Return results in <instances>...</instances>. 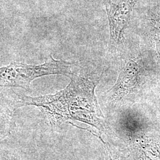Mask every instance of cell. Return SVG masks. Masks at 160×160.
I'll list each match as a JSON object with an SVG mask.
<instances>
[{
    "label": "cell",
    "instance_id": "6da1fadb",
    "mask_svg": "<svg viewBox=\"0 0 160 160\" xmlns=\"http://www.w3.org/2000/svg\"><path fill=\"white\" fill-rule=\"evenodd\" d=\"M102 75L97 74H74L70 77L68 85L54 94L37 97L19 96L18 106L37 107L52 125L78 121L104 131V118L95 95V89Z\"/></svg>",
    "mask_w": 160,
    "mask_h": 160
},
{
    "label": "cell",
    "instance_id": "7a4b0ae2",
    "mask_svg": "<svg viewBox=\"0 0 160 160\" xmlns=\"http://www.w3.org/2000/svg\"><path fill=\"white\" fill-rule=\"evenodd\" d=\"M73 63L63 60L55 59L52 56L43 63L29 65L12 62L0 68L1 87H16L29 90L33 80L43 76L63 75L71 77Z\"/></svg>",
    "mask_w": 160,
    "mask_h": 160
},
{
    "label": "cell",
    "instance_id": "3957f363",
    "mask_svg": "<svg viewBox=\"0 0 160 160\" xmlns=\"http://www.w3.org/2000/svg\"><path fill=\"white\" fill-rule=\"evenodd\" d=\"M137 0H103L109 20V46L116 49L123 43L124 32Z\"/></svg>",
    "mask_w": 160,
    "mask_h": 160
},
{
    "label": "cell",
    "instance_id": "277c9868",
    "mask_svg": "<svg viewBox=\"0 0 160 160\" xmlns=\"http://www.w3.org/2000/svg\"><path fill=\"white\" fill-rule=\"evenodd\" d=\"M141 67L137 59H130L120 71L117 81L109 92L112 100H121L137 87L141 77Z\"/></svg>",
    "mask_w": 160,
    "mask_h": 160
},
{
    "label": "cell",
    "instance_id": "5b68a950",
    "mask_svg": "<svg viewBox=\"0 0 160 160\" xmlns=\"http://www.w3.org/2000/svg\"><path fill=\"white\" fill-rule=\"evenodd\" d=\"M154 32L157 51L160 55V20L154 22Z\"/></svg>",
    "mask_w": 160,
    "mask_h": 160
},
{
    "label": "cell",
    "instance_id": "8992f818",
    "mask_svg": "<svg viewBox=\"0 0 160 160\" xmlns=\"http://www.w3.org/2000/svg\"><path fill=\"white\" fill-rule=\"evenodd\" d=\"M1 160H17L16 159H14L13 158H9V157H6L5 156L1 155Z\"/></svg>",
    "mask_w": 160,
    "mask_h": 160
}]
</instances>
